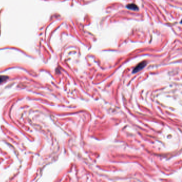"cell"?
<instances>
[{"label": "cell", "instance_id": "obj_1", "mask_svg": "<svg viewBox=\"0 0 182 182\" xmlns=\"http://www.w3.org/2000/svg\"><path fill=\"white\" fill-rule=\"evenodd\" d=\"M146 64H147V62H145V61H144V62H142L140 63L138 65L135 67V68H134V70H133V73H137V72L140 71L141 70H142L143 68H144V67L146 65Z\"/></svg>", "mask_w": 182, "mask_h": 182}, {"label": "cell", "instance_id": "obj_2", "mask_svg": "<svg viewBox=\"0 0 182 182\" xmlns=\"http://www.w3.org/2000/svg\"><path fill=\"white\" fill-rule=\"evenodd\" d=\"M127 8L131 10H134V11H136V10H138V7L135 4H128V6H127Z\"/></svg>", "mask_w": 182, "mask_h": 182}, {"label": "cell", "instance_id": "obj_3", "mask_svg": "<svg viewBox=\"0 0 182 182\" xmlns=\"http://www.w3.org/2000/svg\"><path fill=\"white\" fill-rule=\"evenodd\" d=\"M8 78V77L6 76H0V83L3 82L4 81H5L6 79Z\"/></svg>", "mask_w": 182, "mask_h": 182}]
</instances>
